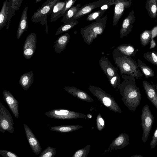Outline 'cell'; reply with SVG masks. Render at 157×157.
<instances>
[{
    "mask_svg": "<svg viewBox=\"0 0 157 157\" xmlns=\"http://www.w3.org/2000/svg\"><path fill=\"white\" fill-rule=\"evenodd\" d=\"M0 154L4 157H19L13 152L4 149L0 150Z\"/></svg>",
    "mask_w": 157,
    "mask_h": 157,
    "instance_id": "cell-38",
    "label": "cell"
},
{
    "mask_svg": "<svg viewBox=\"0 0 157 157\" xmlns=\"http://www.w3.org/2000/svg\"><path fill=\"white\" fill-rule=\"evenodd\" d=\"M129 136L125 133L120 134L112 142L109 147L113 150L124 148L129 144Z\"/></svg>",
    "mask_w": 157,
    "mask_h": 157,
    "instance_id": "cell-19",
    "label": "cell"
},
{
    "mask_svg": "<svg viewBox=\"0 0 157 157\" xmlns=\"http://www.w3.org/2000/svg\"><path fill=\"white\" fill-rule=\"evenodd\" d=\"M140 125L143 131L142 139L145 143L147 140L155 119L147 104L143 107Z\"/></svg>",
    "mask_w": 157,
    "mask_h": 157,
    "instance_id": "cell-6",
    "label": "cell"
},
{
    "mask_svg": "<svg viewBox=\"0 0 157 157\" xmlns=\"http://www.w3.org/2000/svg\"><path fill=\"white\" fill-rule=\"evenodd\" d=\"M81 5L78 4L75 6H73L70 8L63 16L62 22L63 24L69 22L71 19L81 7Z\"/></svg>",
    "mask_w": 157,
    "mask_h": 157,
    "instance_id": "cell-28",
    "label": "cell"
},
{
    "mask_svg": "<svg viewBox=\"0 0 157 157\" xmlns=\"http://www.w3.org/2000/svg\"><path fill=\"white\" fill-rule=\"evenodd\" d=\"M143 57L147 61L157 66V53L155 51L147 52L144 54Z\"/></svg>",
    "mask_w": 157,
    "mask_h": 157,
    "instance_id": "cell-31",
    "label": "cell"
},
{
    "mask_svg": "<svg viewBox=\"0 0 157 157\" xmlns=\"http://www.w3.org/2000/svg\"><path fill=\"white\" fill-rule=\"evenodd\" d=\"M97 128L99 131H101L104 128L105 124L104 120L101 117L100 114L98 116L97 119Z\"/></svg>",
    "mask_w": 157,
    "mask_h": 157,
    "instance_id": "cell-40",
    "label": "cell"
},
{
    "mask_svg": "<svg viewBox=\"0 0 157 157\" xmlns=\"http://www.w3.org/2000/svg\"><path fill=\"white\" fill-rule=\"evenodd\" d=\"M90 145H87L85 147L77 151L72 157H87L90 151Z\"/></svg>",
    "mask_w": 157,
    "mask_h": 157,
    "instance_id": "cell-34",
    "label": "cell"
},
{
    "mask_svg": "<svg viewBox=\"0 0 157 157\" xmlns=\"http://www.w3.org/2000/svg\"><path fill=\"white\" fill-rule=\"evenodd\" d=\"M143 86L147 99L157 109V90L153 84L144 80Z\"/></svg>",
    "mask_w": 157,
    "mask_h": 157,
    "instance_id": "cell-17",
    "label": "cell"
},
{
    "mask_svg": "<svg viewBox=\"0 0 157 157\" xmlns=\"http://www.w3.org/2000/svg\"><path fill=\"white\" fill-rule=\"evenodd\" d=\"M106 2L107 5L109 7L110 6L115 5L117 3L119 2H123L128 1L129 0H104Z\"/></svg>",
    "mask_w": 157,
    "mask_h": 157,
    "instance_id": "cell-41",
    "label": "cell"
},
{
    "mask_svg": "<svg viewBox=\"0 0 157 157\" xmlns=\"http://www.w3.org/2000/svg\"><path fill=\"white\" fill-rule=\"evenodd\" d=\"M99 63L109 80L117 73V67H114L107 58L102 57L99 60Z\"/></svg>",
    "mask_w": 157,
    "mask_h": 157,
    "instance_id": "cell-16",
    "label": "cell"
},
{
    "mask_svg": "<svg viewBox=\"0 0 157 157\" xmlns=\"http://www.w3.org/2000/svg\"><path fill=\"white\" fill-rule=\"evenodd\" d=\"M151 40V30L143 31L140 35V40L142 45L145 46L147 45Z\"/></svg>",
    "mask_w": 157,
    "mask_h": 157,
    "instance_id": "cell-30",
    "label": "cell"
},
{
    "mask_svg": "<svg viewBox=\"0 0 157 157\" xmlns=\"http://www.w3.org/2000/svg\"><path fill=\"white\" fill-rule=\"evenodd\" d=\"M63 89L70 94L80 99L89 102L94 101L93 99L87 93L76 87L65 86Z\"/></svg>",
    "mask_w": 157,
    "mask_h": 157,
    "instance_id": "cell-18",
    "label": "cell"
},
{
    "mask_svg": "<svg viewBox=\"0 0 157 157\" xmlns=\"http://www.w3.org/2000/svg\"><path fill=\"white\" fill-rule=\"evenodd\" d=\"M70 37L69 34L66 33L57 38L54 42L55 44L53 47L57 53L59 54L65 49L70 41Z\"/></svg>",
    "mask_w": 157,
    "mask_h": 157,
    "instance_id": "cell-20",
    "label": "cell"
},
{
    "mask_svg": "<svg viewBox=\"0 0 157 157\" xmlns=\"http://www.w3.org/2000/svg\"><path fill=\"white\" fill-rule=\"evenodd\" d=\"M4 101L6 103L14 116L17 118L19 117V102L9 91L4 90L2 92Z\"/></svg>",
    "mask_w": 157,
    "mask_h": 157,
    "instance_id": "cell-12",
    "label": "cell"
},
{
    "mask_svg": "<svg viewBox=\"0 0 157 157\" xmlns=\"http://www.w3.org/2000/svg\"><path fill=\"white\" fill-rule=\"evenodd\" d=\"M28 6H25L21 14L17 33V38L18 39L21 37L24 32L27 30L28 28Z\"/></svg>",
    "mask_w": 157,
    "mask_h": 157,
    "instance_id": "cell-21",
    "label": "cell"
},
{
    "mask_svg": "<svg viewBox=\"0 0 157 157\" xmlns=\"http://www.w3.org/2000/svg\"><path fill=\"white\" fill-rule=\"evenodd\" d=\"M60 0H52L48 4L37 10L32 16L31 20L35 23L39 22L42 25H45V32L48 33L47 17L48 15L51 14L55 5Z\"/></svg>",
    "mask_w": 157,
    "mask_h": 157,
    "instance_id": "cell-5",
    "label": "cell"
},
{
    "mask_svg": "<svg viewBox=\"0 0 157 157\" xmlns=\"http://www.w3.org/2000/svg\"><path fill=\"white\" fill-rule=\"evenodd\" d=\"M156 77L157 78V76H156ZM153 85L155 86V87L156 90H157V84H153Z\"/></svg>",
    "mask_w": 157,
    "mask_h": 157,
    "instance_id": "cell-46",
    "label": "cell"
},
{
    "mask_svg": "<svg viewBox=\"0 0 157 157\" xmlns=\"http://www.w3.org/2000/svg\"><path fill=\"white\" fill-rule=\"evenodd\" d=\"M33 73L32 71L21 75L20 77L19 83L24 90H28L33 82Z\"/></svg>",
    "mask_w": 157,
    "mask_h": 157,
    "instance_id": "cell-22",
    "label": "cell"
},
{
    "mask_svg": "<svg viewBox=\"0 0 157 157\" xmlns=\"http://www.w3.org/2000/svg\"><path fill=\"white\" fill-rule=\"evenodd\" d=\"M56 153V150L55 148L48 146L44 149L39 157H53Z\"/></svg>",
    "mask_w": 157,
    "mask_h": 157,
    "instance_id": "cell-33",
    "label": "cell"
},
{
    "mask_svg": "<svg viewBox=\"0 0 157 157\" xmlns=\"http://www.w3.org/2000/svg\"><path fill=\"white\" fill-rule=\"evenodd\" d=\"M121 77L124 80L120 84L118 90L122 100L130 111L134 112L140 103L141 95L140 88L137 86L134 77L124 74Z\"/></svg>",
    "mask_w": 157,
    "mask_h": 157,
    "instance_id": "cell-1",
    "label": "cell"
},
{
    "mask_svg": "<svg viewBox=\"0 0 157 157\" xmlns=\"http://www.w3.org/2000/svg\"><path fill=\"white\" fill-rule=\"evenodd\" d=\"M80 125H63L52 126L50 130L59 132H73L82 128Z\"/></svg>",
    "mask_w": 157,
    "mask_h": 157,
    "instance_id": "cell-24",
    "label": "cell"
},
{
    "mask_svg": "<svg viewBox=\"0 0 157 157\" xmlns=\"http://www.w3.org/2000/svg\"><path fill=\"white\" fill-rule=\"evenodd\" d=\"M88 89L103 105L113 112L121 113V110L114 98L101 88L90 86Z\"/></svg>",
    "mask_w": 157,
    "mask_h": 157,
    "instance_id": "cell-4",
    "label": "cell"
},
{
    "mask_svg": "<svg viewBox=\"0 0 157 157\" xmlns=\"http://www.w3.org/2000/svg\"><path fill=\"white\" fill-rule=\"evenodd\" d=\"M112 55L115 63L120 71V75H130L137 79L143 76L136 61L131 56L123 54L116 49L113 50Z\"/></svg>",
    "mask_w": 157,
    "mask_h": 157,
    "instance_id": "cell-2",
    "label": "cell"
},
{
    "mask_svg": "<svg viewBox=\"0 0 157 157\" xmlns=\"http://www.w3.org/2000/svg\"><path fill=\"white\" fill-rule=\"evenodd\" d=\"M22 1L23 0H10L12 8L15 12L19 10Z\"/></svg>",
    "mask_w": 157,
    "mask_h": 157,
    "instance_id": "cell-37",
    "label": "cell"
},
{
    "mask_svg": "<svg viewBox=\"0 0 157 157\" xmlns=\"http://www.w3.org/2000/svg\"><path fill=\"white\" fill-rule=\"evenodd\" d=\"M145 8L149 16L152 18L156 17L157 14V0H146Z\"/></svg>",
    "mask_w": 157,
    "mask_h": 157,
    "instance_id": "cell-25",
    "label": "cell"
},
{
    "mask_svg": "<svg viewBox=\"0 0 157 157\" xmlns=\"http://www.w3.org/2000/svg\"><path fill=\"white\" fill-rule=\"evenodd\" d=\"M132 4L131 0H129L125 2H119L114 5L113 20V26L117 25L123 14L125 9L129 8Z\"/></svg>",
    "mask_w": 157,
    "mask_h": 157,
    "instance_id": "cell-15",
    "label": "cell"
},
{
    "mask_svg": "<svg viewBox=\"0 0 157 157\" xmlns=\"http://www.w3.org/2000/svg\"><path fill=\"white\" fill-rule=\"evenodd\" d=\"M106 4L104 0H99L81 7L71 19L70 22L81 18L91 13L94 9Z\"/></svg>",
    "mask_w": 157,
    "mask_h": 157,
    "instance_id": "cell-10",
    "label": "cell"
},
{
    "mask_svg": "<svg viewBox=\"0 0 157 157\" xmlns=\"http://www.w3.org/2000/svg\"><path fill=\"white\" fill-rule=\"evenodd\" d=\"M42 0H36V3H38V2H40Z\"/></svg>",
    "mask_w": 157,
    "mask_h": 157,
    "instance_id": "cell-47",
    "label": "cell"
},
{
    "mask_svg": "<svg viewBox=\"0 0 157 157\" xmlns=\"http://www.w3.org/2000/svg\"><path fill=\"white\" fill-rule=\"evenodd\" d=\"M109 82L111 86L114 88H118L120 84V76L118 73L115 75L111 78L109 80Z\"/></svg>",
    "mask_w": 157,
    "mask_h": 157,
    "instance_id": "cell-36",
    "label": "cell"
},
{
    "mask_svg": "<svg viewBox=\"0 0 157 157\" xmlns=\"http://www.w3.org/2000/svg\"><path fill=\"white\" fill-rule=\"evenodd\" d=\"M78 23V21L76 20L69 22L63 24L58 29L55 35L57 36L68 31L77 25Z\"/></svg>",
    "mask_w": 157,
    "mask_h": 157,
    "instance_id": "cell-29",
    "label": "cell"
},
{
    "mask_svg": "<svg viewBox=\"0 0 157 157\" xmlns=\"http://www.w3.org/2000/svg\"><path fill=\"white\" fill-rule=\"evenodd\" d=\"M156 45V42L154 39L151 40L150 42L149 49H151L155 47Z\"/></svg>",
    "mask_w": 157,
    "mask_h": 157,
    "instance_id": "cell-43",
    "label": "cell"
},
{
    "mask_svg": "<svg viewBox=\"0 0 157 157\" xmlns=\"http://www.w3.org/2000/svg\"><path fill=\"white\" fill-rule=\"evenodd\" d=\"M77 0H67L65 5L62 10L59 13L56 17V20L62 16H63L67 12V10L72 6H73L74 4Z\"/></svg>",
    "mask_w": 157,
    "mask_h": 157,
    "instance_id": "cell-35",
    "label": "cell"
},
{
    "mask_svg": "<svg viewBox=\"0 0 157 157\" xmlns=\"http://www.w3.org/2000/svg\"><path fill=\"white\" fill-rule=\"evenodd\" d=\"M131 157H143V156L140 155H135L132 156Z\"/></svg>",
    "mask_w": 157,
    "mask_h": 157,
    "instance_id": "cell-45",
    "label": "cell"
},
{
    "mask_svg": "<svg viewBox=\"0 0 157 157\" xmlns=\"http://www.w3.org/2000/svg\"><path fill=\"white\" fill-rule=\"evenodd\" d=\"M67 0L64 1H59L54 6L52 13L51 14V22H53L56 20V18L59 13L64 8Z\"/></svg>",
    "mask_w": 157,
    "mask_h": 157,
    "instance_id": "cell-27",
    "label": "cell"
},
{
    "mask_svg": "<svg viewBox=\"0 0 157 157\" xmlns=\"http://www.w3.org/2000/svg\"><path fill=\"white\" fill-rule=\"evenodd\" d=\"M13 118L7 109L0 103V131L3 133L6 131L12 133L14 128Z\"/></svg>",
    "mask_w": 157,
    "mask_h": 157,
    "instance_id": "cell-8",
    "label": "cell"
},
{
    "mask_svg": "<svg viewBox=\"0 0 157 157\" xmlns=\"http://www.w3.org/2000/svg\"><path fill=\"white\" fill-rule=\"evenodd\" d=\"M45 114L48 117L57 119L87 118L86 116L82 113L62 109H53L45 112Z\"/></svg>",
    "mask_w": 157,
    "mask_h": 157,
    "instance_id": "cell-7",
    "label": "cell"
},
{
    "mask_svg": "<svg viewBox=\"0 0 157 157\" xmlns=\"http://www.w3.org/2000/svg\"><path fill=\"white\" fill-rule=\"evenodd\" d=\"M15 14L13 10L10 0H5L3 2L0 12V30L6 26L8 30L12 17Z\"/></svg>",
    "mask_w": 157,
    "mask_h": 157,
    "instance_id": "cell-9",
    "label": "cell"
},
{
    "mask_svg": "<svg viewBox=\"0 0 157 157\" xmlns=\"http://www.w3.org/2000/svg\"><path fill=\"white\" fill-rule=\"evenodd\" d=\"M52 0H47L44 3H43L42 5V6H43L46 4H48L49 2H50Z\"/></svg>",
    "mask_w": 157,
    "mask_h": 157,
    "instance_id": "cell-44",
    "label": "cell"
},
{
    "mask_svg": "<svg viewBox=\"0 0 157 157\" xmlns=\"http://www.w3.org/2000/svg\"><path fill=\"white\" fill-rule=\"evenodd\" d=\"M116 49L123 54L129 56H135L139 51L132 45L130 44H122L116 47Z\"/></svg>",
    "mask_w": 157,
    "mask_h": 157,
    "instance_id": "cell-23",
    "label": "cell"
},
{
    "mask_svg": "<svg viewBox=\"0 0 157 157\" xmlns=\"http://www.w3.org/2000/svg\"><path fill=\"white\" fill-rule=\"evenodd\" d=\"M36 41L35 33H31L26 37L23 48V55L25 59H29L33 57L35 51Z\"/></svg>",
    "mask_w": 157,
    "mask_h": 157,
    "instance_id": "cell-11",
    "label": "cell"
},
{
    "mask_svg": "<svg viewBox=\"0 0 157 157\" xmlns=\"http://www.w3.org/2000/svg\"><path fill=\"white\" fill-rule=\"evenodd\" d=\"M25 135L29 145L34 153L38 155L41 152L40 144L35 135L29 127L25 124H24Z\"/></svg>",
    "mask_w": 157,
    "mask_h": 157,
    "instance_id": "cell-13",
    "label": "cell"
},
{
    "mask_svg": "<svg viewBox=\"0 0 157 157\" xmlns=\"http://www.w3.org/2000/svg\"><path fill=\"white\" fill-rule=\"evenodd\" d=\"M107 18V15H105L81 29L80 33L84 41L87 44L90 45L98 36L103 34L105 27Z\"/></svg>",
    "mask_w": 157,
    "mask_h": 157,
    "instance_id": "cell-3",
    "label": "cell"
},
{
    "mask_svg": "<svg viewBox=\"0 0 157 157\" xmlns=\"http://www.w3.org/2000/svg\"><path fill=\"white\" fill-rule=\"evenodd\" d=\"M138 66L140 69L145 78H152L154 76L153 70L149 66L138 59L137 60Z\"/></svg>",
    "mask_w": 157,
    "mask_h": 157,
    "instance_id": "cell-26",
    "label": "cell"
},
{
    "mask_svg": "<svg viewBox=\"0 0 157 157\" xmlns=\"http://www.w3.org/2000/svg\"><path fill=\"white\" fill-rule=\"evenodd\" d=\"M156 36H157V25L154 26L151 29V40L154 39Z\"/></svg>",
    "mask_w": 157,
    "mask_h": 157,
    "instance_id": "cell-42",
    "label": "cell"
},
{
    "mask_svg": "<svg viewBox=\"0 0 157 157\" xmlns=\"http://www.w3.org/2000/svg\"><path fill=\"white\" fill-rule=\"evenodd\" d=\"M135 21L134 10H132L123 20L120 31V38L126 36L132 30Z\"/></svg>",
    "mask_w": 157,
    "mask_h": 157,
    "instance_id": "cell-14",
    "label": "cell"
},
{
    "mask_svg": "<svg viewBox=\"0 0 157 157\" xmlns=\"http://www.w3.org/2000/svg\"><path fill=\"white\" fill-rule=\"evenodd\" d=\"M157 145V127L153 133L152 140L150 143V148L153 149Z\"/></svg>",
    "mask_w": 157,
    "mask_h": 157,
    "instance_id": "cell-39",
    "label": "cell"
},
{
    "mask_svg": "<svg viewBox=\"0 0 157 157\" xmlns=\"http://www.w3.org/2000/svg\"><path fill=\"white\" fill-rule=\"evenodd\" d=\"M106 10H100L89 14L86 18V20L91 21H96L101 18L103 13Z\"/></svg>",
    "mask_w": 157,
    "mask_h": 157,
    "instance_id": "cell-32",
    "label": "cell"
}]
</instances>
